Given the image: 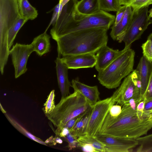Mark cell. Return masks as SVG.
Segmentation results:
<instances>
[{
    "instance_id": "obj_21",
    "label": "cell",
    "mask_w": 152,
    "mask_h": 152,
    "mask_svg": "<svg viewBox=\"0 0 152 152\" xmlns=\"http://www.w3.org/2000/svg\"><path fill=\"white\" fill-rule=\"evenodd\" d=\"M18 3L20 14L21 17L28 20H34L37 17V10L31 5L28 0H20Z\"/></svg>"
},
{
    "instance_id": "obj_44",
    "label": "cell",
    "mask_w": 152,
    "mask_h": 152,
    "mask_svg": "<svg viewBox=\"0 0 152 152\" xmlns=\"http://www.w3.org/2000/svg\"><path fill=\"white\" fill-rule=\"evenodd\" d=\"M20 0H18V1H19Z\"/></svg>"
},
{
    "instance_id": "obj_26",
    "label": "cell",
    "mask_w": 152,
    "mask_h": 152,
    "mask_svg": "<svg viewBox=\"0 0 152 152\" xmlns=\"http://www.w3.org/2000/svg\"><path fill=\"white\" fill-rule=\"evenodd\" d=\"M143 56L152 62V33L148 36L147 39L141 46Z\"/></svg>"
},
{
    "instance_id": "obj_27",
    "label": "cell",
    "mask_w": 152,
    "mask_h": 152,
    "mask_svg": "<svg viewBox=\"0 0 152 152\" xmlns=\"http://www.w3.org/2000/svg\"><path fill=\"white\" fill-rule=\"evenodd\" d=\"M55 98V91L53 90L49 95L43 108V110L45 115L50 114L54 110L56 106L54 102Z\"/></svg>"
},
{
    "instance_id": "obj_31",
    "label": "cell",
    "mask_w": 152,
    "mask_h": 152,
    "mask_svg": "<svg viewBox=\"0 0 152 152\" xmlns=\"http://www.w3.org/2000/svg\"><path fill=\"white\" fill-rule=\"evenodd\" d=\"M121 105L116 104H113L110 107L109 113L113 118H116L121 113L122 110Z\"/></svg>"
},
{
    "instance_id": "obj_3",
    "label": "cell",
    "mask_w": 152,
    "mask_h": 152,
    "mask_svg": "<svg viewBox=\"0 0 152 152\" xmlns=\"http://www.w3.org/2000/svg\"><path fill=\"white\" fill-rule=\"evenodd\" d=\"M105 28L86 29L71 32L56 39L58 57L86 53L95 54L108 41Z\"/></svg>"
},
{
    "instance_id": "obj_7",
    "label": "cell",
    "mask_w": 152,
    "mask_h": 152,
    "mask_svg": "<svg viewBox=\"0 0 152 152\" xmlns=\"http://www.w3.org/2000/svg\"><path fill=\"white\" fill-rule=\"evenodd\" d=\"M149 6H146L134 13L132 20L122 40L124 48H131L134 42L140 39L148 26L152 23V20L148 18Z\"/></svg>"
},
{
    "instance_id": "obj_13",
    "label": "cell",
    "mask_w": 152,
    "mask_h": 152,
    "mask_svg": "<svg viewBox=\"0 0 152 152\" xmlns=\"http://www.w3.org/2000/svg\"><path fill=\"white\" fill-rule=\"evenodd\" d=\"M114 50L107 46L102 47L95 55V69L98 72L101 71L107 67L124 50Z\"/></svg>"
},
{
    "instance_id": "obj_6",
    "label": "cell",
    "mask_w": 152,
    "mask_h": 152,
    "mask_svg": "<svg viewBox=\"0 0 152 152\" xmlns=\"http://www.w3.org/2000/svg\"><path fill=\"white\" fill-rule=\"evenodd\" d=\"M141 82L136 69L126 77L110 97L113 103L123 106L132 98H141Z\"/></svg>"
},
{
    "instance_id": "obj_34",
    "label": "cell",
    "mask_w": 152,
    "mask_h": 152,
    "mask_svg": "<svg viewBox=\"0 0 152 152\" xmlns=\"http://www.w3.org/2000/svg\"><path fill=\"white\" fill-rule=\"evenodd\" d=\"M127 5L121 6L117 11L115 21L113 25L117 24L121 20L125 13Z\"/></svg>"
},
{
    "instance_id": "obj_15",
    "label": "cell",
    "mask_w": 152,
    "mask_h": 152,
    "mask_svg": "<svg viewBox=\"0 0 152 152\" xmlns=\"http://www.w3.org/2000/svg\"><path fill=\"white\" fill-rule=\"evenodd\" d=\"M58 82L61 95L64 98L70 94L69 88L72 86L68 77L67 66L61 61L60 57H58L55 60Z\"/></svg>"
},
{
    "instance_id": "obj_12",
    "label": "cell",
    "mask_w": 152,
    "mask_h": 152,
    "mask_svg": "<svg viewBox=\"0 0 152 152\" xmlns=\"http://www.w3.org/2000/svg\"><path fill=\"white\" fill-rule=\"evenodd\" d=\"M60 59L69 69L92 68L96 61L95 54L93 53L67 55Z\"/></svg>"
},
{
    "instance_id": "obj_25",
    "label": "cell",
    "mask_w": 152,
    "mask_h": 152,
    "mask_svg": "<svg viewBox=\"0 0 152 152\" xmlns=\"http://www.w3.org/2000/svg\"><path fill=\"white\" fill-rule=\"evenodd\" d=\"M100 8L106 12H117L121 7L119 0H99Z\"/></svg>"
},
{
    "instance_id": "obj_16",
    "label": "cell",
    "mask_w": 152,
    "mask_h": 152,
    "mask_svg": "<svg viewBox=\"0 0 152 152\" xmlns=\"http://www.w3.org/2000/svg\"><path fill=\"white\" fill-rule=\"evenodd\" d=\"M71 87L75 91H79L83 95L92 106L100 100V93L96 86H88L76 79L72 80Z\"/></svg>"
},
{
    "instance_id": "obj_10",
    "label": "cell",
    "mask_w": 152,
    "mask_h": 152,
    "mask_svg": "<svg viewBox=\"0 0 152 152\" xmlns=\"http://www.w3.org/2000/svg\"><path fill=\"white\" fill-rule=\"evenodd\" d=\"M34 52L32 45L16 43L10 50V54L15 69V78H17L27 70V63L28 58Z\"/></svg>"
},
{
    "instance_id": "obj_8",
    "label": "cell",
    "mask_w": 152,
    "mask_h": 152,
    "mask_svg": "<svg viewBox=\"0 0 152 152\" xmlns=\"http://www.w3.org/2000/svg\"><path fill=\"white\" fill-rule=\"evenodd\" d=\"M113 104L110 97L98 101L92 106L86 134L96 137L101 129L110 107Z\"/></svg>"
},
{
    "instance_id": "obj_40",
    "label": "cell",
    "mask_w": 152,
    "mask_h": 152,
    "mask_svg": "<svg viewBox=\"0 0 152 152\" xmlns=\"http://www.w3.org/2000/svg\"><path fill=\"white\" fill-rule=\"evenodd\" d=\"M148 18L151 19L152 18V8H151L149 11H148Z\"/></svg>"
},
{
    "instance_id": "obj_9",
    "label": "cell",
    "mask_w": 152,
    "mask_h": 152,
    "mask_svg": "<svg viewBox=\"0 0 152 152\" xmlns=\"http://www.w3.org/2000/svg\"><path fill=\"white\" fill-rule=\"evenodd\" d=\"M20 17L18 0H0V39Z\"/></svg>"
},
{
    "instance_id": "obj_41",
    "label": "cell",
    "mask_w": 152,
    "mask_h": 152,
    "mask_svg": "<svg viewBox=\"0 0 152 152\" xmlns=\"http://www.w3.org/2000/svg\"><path fill=\"white\" fill-rule=\"evenodd\" d=\"M0 109L2 112L4 114L6 113V111L4 110L3 107L2 106L1 104L0 103Z\"/></svg>"
},
{
    "instance_id": "obj_14",
    "label": "cell",
    "mask_w": 152,
    "mask_h": 152,
    "mask_svg": "<svg viewBox=\"0 0 152 152\" xmlns=\"http://www.w3.org/2000/svg\"><path fill=\"white\" fill-rule=\"evenodd\" d=\"M134 13L130 5H127L125 13L122 18L116 25H113L110 34L114 40L119 42H122L125 33L131 22Z\"/></svg>"
},
{
    "instance_id": "obj_43",
    "label": "cell",
    "mask_w": 152,
    "mask_h": 152,
    "mask_svg": "<svg viewBox=\"0 0 152 152\" xmlns=\"http://www.w3.org/2000/svg\"><path fill=\"white\" fill-rule=\"evenodd\" d=\"M152 4V0H151V1L150 2V4L151 5Z\"/></svg>"
},
{
    "instance_id": "obj_39",
    "label": "cell",
    "mask_w": 152,
    "mask_h": 152,
    "mask_svg": "<svg viewBox=\"0 0 152 152\" xmlns=\"http://www.w3.org/2000/svg\"><path fill=\"white\" fill-rule=\"evenodd\" d=\"M70 0H61V4L64 7Z\"/></svg>"
},
{
    "instance_id": "obj_33",
    "label": "cell",
    "mask_w": 152,
    "mask_h": 152,
    "mask_svg": "<svg viewBox=\"0 0 152 152\" xmlns=\"http://www.w3.org/2000/svg\"><path fill=\"white\" fill-rule=\"evenodd\" d=\"M152 99V70L148 85L144 97L145 102Z\"/></svg>"
},
{
    "instance_id": "obj_17",
    "label": "cell",
    "mask_w": 152,
    "mask_h": 152,
    "mask_svg": "<svg viewBox=\"0 0 152 152\" xmlns=\"http://www.w3.org/2000/svg\"><path fill=\"white\" fill-rule=\"evenodd\" d=\"M136 70L138 72L141 82V96L144 100L152 70V62L144 56L140 58Z\"/></svg>"
},
{
    "instance_id": "obj_11",
    "label": "cell",
    "mask_w": 152,
    "mask_h": 152,
    "mask_svg": "<svg viewBox=\"0 0 152 152\" xmlns=\"http://www.w3.org/2000/svg\"><path fill=\"white\" fill-rule=\"evenodd\" d=\"M96 137L105 145V152H129L138 146L137 140L98 133Z\"/></svg>"
},
{
    "instance_id": "obj_37",
    "label": "cell",
    "mask_w": 152,
    "mask_h": 152,
    "mask_svg": "<svg viewBox=\"0 0 152 152\" xmlns=\"http://www.w3.org/2000/svg\"><path fill=\"white\" fill-rule=\"evenodd\" d=\"M70 133V130L66 127L63 128L57 136L64 138Z\"/></svg>"
},
{
    "instance_id": "obj_22",
    "label": "cell",
    "mask_w": 152,
    "mask_h": 152,
    "mask_svg": "<svg viewBox=\"0 0 152 152\" xmlns=\"http://www.w3.org/2000/svg\"><path fill=\"white\" fill-rule=\"evenodd\" d=\"M4 114L6 118L11 124L21 133L30 139L39 144L47 145V144L45 142L43 141L42 140L36 137L27 130L9 115L7 113Z\"/></svg>"
},
{
    "instance_id": "obj_5",
    "label": "cell",
    "mask_w": 152,
    "mask_h": 152,
    "mask_svg": "<svg viewBox=\"0 0 152 152\" xmlns=\"http://www.w3.org/2000/svg\"><path fill=\"white\" fill-rule=\"evenodd\" d=\"M124 49V51L107 67L98 72V81L108 89L118 87L122 80L134 70L135 51L131 48Z\"/></svg>"
},
{
    "instance_id": "obj_18",
    "label": "cell",
    "mask_w": 152,
    "mask_h": 152,
    "mask_svg": "<svg viewBox=\"0 0 152 152\" xmlns=\"http://www.w3.org/2000/svg\"><path fill=\"white\" fill-rule=\"evenodd\" d=\"M50 37L45 32L34 38L31 43L34 51L42 56L50 51Z\"/></svg>"
},
{
    "instance_id": "obj_35",
    "label": "cell",
    "mask_w": 152,
    "mask_h": 152,
    "mask_svg": "<svg viewBox=\"0 0 152 152\" xmlns=\"http://www.w3.org/2000/svg\"><path fill=\"white\" fill-rule=\"evenodd\" d=\"M152 110V99L145 102L144 114L147 116H150L152 114H150L149 112Z\"/></svg>"
},
{
    "instance_id": "obj_4",
    "label": "cell",
    "mask_w": 152,
    "mask_h": 152,
    "mask_svg": "<svg viewBox=\"0 0 152 152\" xmlns=\"http://www.w3.org/2000/svg\"><path fill=\"white\" fill-rule=\"evenodd\" d=\"M91 107L83 95L79 91H74L72 94L61 98L53 111L46 116L57 128L55 133L58 135L69 121Z\"/></svg>"
},
{
    "instance_id": "obj_28",
    "label": "cell",
    "mask_w": 152,
    "mask_h": 152,
    "mask_svg": "<svg viewBox=\"0 0 152 152\" xmlns=\"http://www.w3.org/2000/svg\"><path fill=\"white\" fill-rule=\"evenodd\" d=\"M151 0H135L129 5L132 7L134 13L142 8L150 5Z\"/></svg>"
},
{
    "instance_id": "obj_32",
    "label": "cell",
    "mask_w": 152,
    "mask_h": 152,
    "mask_svg": "<svg viewBox=\"0 0 152 152\" xmlns=\"http://www.w3.org/2000/svg\"><path fill=\"white\" fill-rule=\"evenodd\" d=\"M88 111L81 114L69 121L64 125L63 128L66 127L70 130L75 125L81 118Z\"/></svg>"
},
{
    "instance_id": "obj_29",
    "label": "cell",
    "mask_w": 152,
    "mask_h": 152,
    "mask_svg": "<svg viewBox=\"0 0 152 152\" xmlns=\"http://www.w3.org/2000/svg\"><path fill=\"white\" fill-rule=\"evenodd\" d=\"M63 138L67 142L68 145L67 147L69 150L74 149L77 147L78 142L77 138L74 137L70 133Z\"/></svg>"
},
{
    "instance_id": "obj_20",
    "label": "cell",
    "mask_w": 152,
    "mask_h": 152,
    "mask_svg": "<svg viewBox=\"0 0 152 152\" xmlns=\"http://www.w3.org/2000/svg\"><path fill=\"white\" fill-rule=\"evenodd\" d=\"M91 109L92 107L70 130V133L74 137L78 138L86 134Z\"/></svg>"
},
{
    "instance_id": "obj_30",
    "label": "cell",
    "mask_w": 152,
    "mask_h": 152,
    "mask_svg": "<svg viewBox=\"0 0 152 152\" xmlns=\"http://www.w3.org/2000/svg\"><path fill=\"white\" fill-rule=\"evenodd\" d=\"M78 141L77 147L81 148L83 151L86 152H98L91 144Z\"/></svg>"
},
{
    "instance_id": "obj_24",
    "label": "cell",
    "mask_w": 152,
    "mask_h": 152,
    "mask_svg": "<svg viewBox=\"0 0 152 152\" xmlns=\"http://www.w3.org/2000/svg\"><path fill=\"white\" fill-rule=\"evenodd\" d=\"M77 140L79 141L91 144L98 152H105V145L96 137L86 134L78 138Z\"/></svg>"
},
{
    "instance_id": "obj_19",
    "label": "cell",
    "mask_w": 152,
    "mask_h": 152,
    "mask_svg": "<svg viewBox=\"0 0 152 152\" xmlns=\"http://www.w3.org/2000/svg\"><path fill=\"white\" fill-rule=\"evenodd\" d=\"M76 7L80 13L87 15L95 14L101 10L99 0H81L78 1Z\"/></svg>"
},
{
    "instance_id": "obj_1",
    "label": "cell",
    "mask_w": 152,
    "mask_h": 152,
    "mask_svg": "<svg viewBox=\"0 0 152 152\" xmlns=\"http://www.w3.org/2000/svg\"><path fill=\"white\" fill-rule=\"evenodd\" d=\"M78 0H70L63 7L50 34L55 40L68 34L86 29L105 28L109 29L114 23L115 16L100 10L92 15L82 14L77 10Z\"/></svg>"
},
{
    "instance_id": "obj_38",
    "label": "cell",
    "mask_w": 152,
    "mask_h": 152,
    "mask_svg": "<svg viewBox=\"0 0 152 152\" xmlns=\"http://www.w3.org/2000/svg\"><path fill=\"white\" fill-rule=\"evenodd\" d=\"M135 0H119L121 5H129Z\"/></svg>"
},
{
    "instance_id": "obj_36",
    "label": "cell",
    "mask_w": 152,
    "mask_h": 152,
    "mask_svg": "<svg viewBox=\"0 0 152 152\" xmlns=\"http://www.w3.org/2000/svg\"><path fill=\"white\" fill-rule=\"evenodd\" d=\"M45 142L47 144L50 143V145H55L57 143L59 144L62 143L63 141L60 138L58 137L54 138L53 136H51L47 139Z\"/></svg>"
},
{
    "instance_id": "obj_42",
    "label": "cell",
    "mask_w": 152,
    "mask_h": 152,
    "mask_svg": "<svg viewBox=\"0 0 152 152\" xmlns=\"http://www.w3.org/2000/svg\"><path fill=\"white\" fill-rule=\"evenodd\" d=\"M149 113L150 114H152V110L149 112Z\"/></svg>"
},
{
    "instance_id": "obj_2",
    "label": "cell",
    "mask_w": 152,
    "mask_h": 152,
    "mask_svg": "<svg viewBox=\"0 0 152 152\" xmlns=\"http://www.w3.org/2000/svg\"><path fill=\"white\" fill-rule=\"evenodd\" d=\"M152 128V115L141 118L137 114L136 110L125 103L117 117H111L108 113L98 133L136 140L146 135Z\"/></svg>"
},
{
    "instance_id": "obj_23",
    "label": "cell",
    "mask_w": 152,
    "mask_h": 152,
    "mask_svg": "<svg viewBox=\"0 0 152 152\" xmlns=\"http://www.w3.org/2000/svg\"><path fill=\"white\" fill-rule=\"evenodd\" d=\"M138 143L137 152H152V134L136 139Z\"/></svg>"
}]
</instances>
